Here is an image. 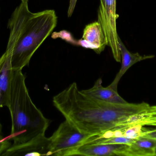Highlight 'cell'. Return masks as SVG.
Wrapping results in <instances>:
<instances>
[{
  "label": "cell",
  "mask_w": 156,
  "mask_h": 156,
  "mask_svg": "<svg viewBox=\"0 0 156 156\" xmlns=\"http://www.w3.org/2000/svg\"><path fill=\"white\" fill-rule=\"evenodd\" d=\"M118 40L119 50L121 54L122 66L113 81L108 86L115 91H117L118 83L121 78L131 67L137 62L154 57V55L142 56L138 53H131L127 49L119 36L118 37Z\"/></svg>",
  "instance_id": "obj_9"
},
{
  "label": "cell",
  "mask_w": 156,
  "mask_h": 156,
  "mask_svg": "<svg viewBox=\"0 0 156 156\" xmlns=\"http://www.w3.org/2000/svg\"><path fill=\"white\" fill-rule=\"evenodd\" d=\"M28 0H21L22 2H28Z\"/></svg>",
  "instance_id": "obj_16"
},
{
  "label": "cell",
  "mask_w": 156,
  "mask_h": 156,
  "mask_svg": "<svg viewBox=\"0 0 156 156\" xmlns=\"http://www.w3.org/2000/svg\"><path fill=\"white\" fill-rule=\"evenodd\" d=\"M129 124L156 127V105L150 106L144 111L133 116L129 121Z\"/></svg>",
  "instance_id": "obj_12"
},
{
  "label": "cell",
  "mask_w": 156,
  "mask_h": 156,
  "mask_svg": "<svg viewBox=\"0 0 156 156\" xmlns=\"http://www.w3.org/2000/svg\"><path fill=\"white\" fill-rule=\"evenodd\" d=\"M53 103L66 120L90 136L125 127L133 116L150 106L145 102L117 103L98 100L83 93L76 82L54 96Z\"/></svg>",
  "instance_id": "obj_1"
},
{
  "label": "cell",
  "mask_w": 156,
  "mask_h": 156,
  "mask_svg": "<svg viewBox=\"0 0 156 156\" xmlns=\"http://www.w3.org/2000/svg\"><path fill=\"white\" fill-rule=\"evenodd\" d=\"M78 41L79 45L92 49L98 54L102 52L106 46L108 45L101 25L98 21L86 25L82 37Z\"/></svg>",
  "instance_id": "obj_7"
},
{
  "label": "cell",
  "mask_w": 156,
  "mask_h": 156,
  "mask_svg": "<svg viewBox=\"0 0 156 156\" xmlns=\"http://www.w3.org/2000/svg\"><path fill=\"white\" fill-rule=\"evenodd\" d=\"M90 136L81 132L68 121L62 122L47 140V156H69Z\"/></svg>",
  "instance_id": "obj_4"
},
{
  "label": "cell",
  "mask_w": 156,
  "mask_h": 156,
  "mask_svg": "<svg viewBox=\"0 0 156 156\" xmlns=\"http://www.w3.org/2000/svg\"><path fill=\"white\" fill-rule=\"evenodd\" d=\"M28 2H22L8 22L10 34L6 49L11 52L12 71L22 70L35 52L52 34L58 17L54 10L30 12Z\"/></svg>",
  "instance_id": "obj_2"
},
{
  "label": "cell",
  "mask_w": 156,
  "mask_h": 156,
  "mask_svg": "<svg viewBox=\"0 0 156 156\" xmlns=\"http://www.w3.org/2000/svg\"><path fill=\"white\" fill-rule=\"evenodd\" d=\"M155 156H156V148H155Z\"/></svg>",
  "instance_id": "obj_17"
},
{
  "label": "cell",
  "mask_w": 156,
  "mask_h": 156,
  "mask_svg": "<svg viewBox=\"0 0 156 156\" xmlns=\"http://www.w3.org/2000/svg\"><path fill=\"white\" fill-rule=\"evenodd\" d=\"M128 148V145L125 144H87L78 147L69 156H127Z\"/></svg>",
  "instance_id": "obj_6"
},
{
  "label": "cell",
  "mask_w": 156,
  "mask_h": 156,
  "mask_svg": "<svg viewBox=\"0 0 156 156\" xmlns=\"http://www.w3.org/2000/svg\"><path fill=\"white\" fill-rule=\"evenodd\" d=\"M22 70L13 71L7 108L12 119V130L7 139L14 144L34 142L47 143L45 133L50 121L33 103Z\"/></svg>",
  "instance_id": "obj_3"
},
{
  "label": "cell",
  "mask_w": 156,
  "mask_h": 156,
  "mask_svg": "<svg viewBox=\"0 0 156 156\" xmlns=\"http://www.w3.org/2000/svg\"><path fill=\"white\" fill-rule=\"evenodd\" d=\"M12 143L7 138H4L2 133H0V154L1 156L10 147Z\"/></svg>",
  "instance_id": "obj_13"
},
{
  "label": "cell",
  "mask_w": 156,
  "mask_h": 156,
  "mask_svg": "<svg viewBox=\"0 0 156 156\" xmlns=\"http://www.w3.org/2000/svg\"><path fill=\"white\" fill-rule=\"evenodd\" d=\"M116 0H100L98 10V21L101 25L105 35L117 62L121 61L116 28V20L119 15L116 14Z\"/></svg>",
  "instance_id": "obj_5"
},
{
  "label": "cell",
  "mask_w": 156,
  "mask_h": 156,
  "mask_svg": "<svg viewBox=\"0 0 156 156\" xmlns=\"http://www.w3.org/2000/svg\"><path fill=\"white\" fill-rule=\"evenodd\" d=\"M0 156H1V154H0Z\"/></svg>",
  "instance_id": "obj_18"
},
{
  "label": "cell",
  "mask_w": 156,
  "mask_h": 156,
  "mask_svg": "<svg viewBox=\"0 0 156 156\" xmlns=\"http://www.w3.org/2000/svg\"><path fill=\"white\" fill-rule=\"evenodd\" d=\"M143 136H146L156 140V130L154 131H147L144 134Z\"/></svg>",
  "instance_id": "obj_15"
},
{
  "label": "cell",
  "mask_w": 156,
  "mask_h": 156,
  "mask_svg": "<svg viewBox=\"0 0 156 156\" xmlns=\"http://www.w3.org/2000/svg\"><path fill=\"white\" fill-rule=\"evenodd\" d=\"M77 2V0H70L69 1V6L67 12V15L69 17L72 16L76 8Z\"/></svg>",
  "instance_id": "obj_14"
},
{
  "label": "cell",
  "mask_w": 156,
  "mask_h": 156,
  "mask_svg": "<svg viewBox=\"0 0 156 156\" xmlns=\"http://www.w3.org/2000/svg\"><path fill=\"white\" fill-rule=\"evenodd\" d=\"M101 79L99 78L90 89L82 90L81 91L91 97L104 101L113 103H127V102L118 94L117 91L113 89L109 86L105 88L103 87Z\"/></svg>",
  "instance_id": "obj_10"
},
{
  "label": "cell",
  "mask_w": 156,
  "mask_h": 156,
  "mask_svg": "<svg viewBox=\"0 0 156 156\" xmlns=\"http://www.w3.org/2000/svg\"><path fill=\"white\" fill-rule=\"evenodd\" d=\"M13 71L11 66V52L6 49L0 58V109L8 107L10 85ZM2 125L0 122V133Z\"/></svg>",
  "instance_id": "obj_8"
},
{
  "label": "cell",
  "mask_w": 156,
  "mask_h": 156,
  "mask_svg": "<svg viewBox=\"0 0 156 156\" xmlns=\"http://www.w3.org/2000/svg\"><path fill=\"white\" fill-rule=\"evenodd\" d=\"M156 148L155 139L141 136L128 145L127 156H155Z\"/></svg>",
  "instance_id": "obj_11"
}]
</instances>
